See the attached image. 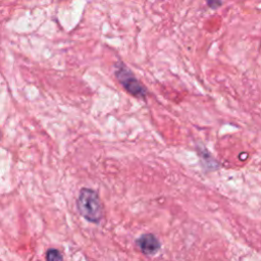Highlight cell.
<instances>
[{
  "label": "cell",
  "instance_id": "4",
  "mask_svg": "<svg viewBox=\"0 0 261 261\" xmlns=\"http://www.w3.org/2000/svg\"><path fill=\"white\" fill-rule=\"evenodd\" d=\"M46 259L47 260H51V261H55V260H62L63 256L62 254L57 250V249H49L46 253Z\"/></svg>",
  "mask_w": 261,
  "mask_h": 261
},
{
  "label": "cell",
  "instance_id": "2",
  "mask_svg": "<svg viewBox=\"0 0 261 261\" xmlns=\"http://www.w3.org/2000/svg\"><path fill=\"white\" fill-rule=\"evenodd\" d=\"M114 75L123 89L132 96L142 99L147 96L146 88L123 62L118 61L114 64Z\"/></svg>",
  "mask_w": 261,
  "mask_h": 261
},
{
  "label": "cell",
  "instance_id": "1",
  "mask_svg": "<svg viewBox=\"0 0 261 261\" xmlns=\"http://www.w3.org/2000/svg\"><path fill=\"white\" fill-rule=\"evenodd\" d=\"M80 214L89 222L99 223L103 217V207L98 193L89 188H83L76 200Z\"/></svg>",
  "mask_w": 261,
  "mask_h": 261
},
{
  "label": "cell",
  "instance_id": "5",
  "mask_svg": "<svg viewBox=\"0 0 261 261\" xmlns=\"http://www.w3.org/2000/svg\"><path fill=\"white\" fill-rule=\"evenodd\" d=\"M206 2L208 4V6L213 9L218 8L221 5V0H206Z\"/></svg>",
  "mask_w": 261,
  "mask_h": 261
},
{
  "label": "cell",
  "instance_id": "3",
  "mask_svg": "<svg viewBox=\"0 0 261 261\" xmlns=\"http://www.w3.org/2000/svg\"><path fill=\"white\" fill-rule=\"evenodd\" d=\"M136 245L138 249L147 256H153L157 254V252L160 250L161 244L156 236L153 233H144L141 234L136 240Z\"/></svg>",
  "mask_w": 261,
  "mask_h": 261
}]
</instances>
